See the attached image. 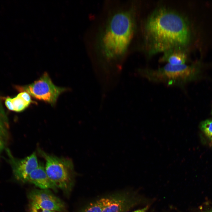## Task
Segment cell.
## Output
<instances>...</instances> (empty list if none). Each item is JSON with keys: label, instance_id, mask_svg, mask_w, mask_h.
Wrapping results in <instances>:
<instances>
[{"label": "cell", "instance_id": "5bb4252c", "mask_svg": "<svg viewBox=\"0 0 212 212\" xmlns=\"http://www.w3.org/2000/svg\"><path fill=\"white\" fill-rule=\"evenodd\" d=\"M29 212H56L42 208L34 204L29 203Z\"/></svg>", "mask_w": 212, "mask_h": 212}, {"label": "cell", "instance_id": "277c9868", "mask_svg": "<svg viewBox=\"0 0 212 212\" xmlns=\"http://www.w3.org/2000/svg\"><path fill=\"white\" fill-rule=\"evenodd\" d=\"M138 71L141 76L150 82L180 87L193 79L197 74L195 67L185 64L167 63L158 69H141Z\"/></svg>", "mask_w": 212, "mask_h": 212}, {"label": "cell", "instance_id": "30bf717a", "mask_svg": "<svg viewBox=\"0 0 212 212\" xmlns=\"http://www.w3.org/2000/svg\"><path fill=\"white\" fill-rule=\"evenodd\" d=\"M187 58L184 48H174L164 52L160 61L173 65H180L185 64Z\"/></svg>", "mask_w": 212, "mask_h": 212}, {"label": "cell", "instance_id": "52a82bcc", "mask_svg": "<svg viewBox=\"0 0 212 212\" xmlns=\"http://www.w3.org/2000/svg\"><path fill=\"white\" fill-rule=\"evenodd\" d=\"M29 203L46 209L61 212L65 210L64 202L49 189H34L28 193Z\"/></svg>", "mask_w": 212, "mask_h": 212}, {"label": "cell", "instance_id": "2e32d148", "mask_svg": "<svg viewBox=\"0 0 212 212\" xmlns=\"http://www.w3.org/2000/svg\"><path fill=\"white\" fill-rule=\"evenodd\" d=\"M5 104L9 110L14 111V108L11 101V98L10 97H7L5 100Z\"/></svg>", "mask_w": 212, "mask_h": 212}, {"label": "cell", "instance_id": "9a60e30c", "mask_svg": "<svg viewBox=\"0 0 212 212\" xmlns=\"http://www.w3.org/2000/svg\"><path fill=\"white\" fill-rule=\"evenodd\" d=\"M8 135L7 130L0 119V139L4 142L8 138Z\"/></svg>", "mask_w": 212, "mask_h": 212}, {"label": "cell", "instance_id": "8fae6325", "mask_svg": "<svg viewBox=\"0 0 212 212\" xmlns=\"http://www.w3.org/2000/svg\"><path fill=\"white\" fill-rule=\"evenodd\" d=\"M14 111L20 112L24 110L33 102L30 95L25 92H21L16 97L11 98Z\"/></svg>", "mask_w": 212, "mask_h": 212}, {"label": "cell", "instance_id": "4fadbf2b", "mask_svg": "<svg viewBox=\"0 0 212 212\" xmlns=\"http://www.w3.org/2000/svg\"><path fill=\"white\" fill-rule=\"evenodd\" d=\"M201 130L212 142V120L207 119L201 122L200 125Z\"/></svg>", "mask_w": 212, "mask_h": 212}, {"label": "cell", "instance_id": "3957f363", "mask_svg": "<svg viewBox=\"0 0 212 212\" xmlns=\"http://www.w3.org/2000/svg\"><path fill=\"white\" fill-rule=\"evenodd\" d=\"M46 161V172L50 180L57 188L68 195L73 186L75 172L73 163L68 158L58 157L38 150Z\"/></svg>", "mask_w": 212, "mask_h": 212}, {"label": "cell", "instance_id": "d6986e66", "mask_svg": "<svg viewBox=\"0 0 212 212\" xmlns=\"http://www.w3.org/2000/svg\"><path fill=\"white\" fill-rule=\"evenodd\" d=\"M200 212H212V208L210 209L205 210Z\"/></svg>", "mask_w": 212, "mask_h": 212}, {"label": "cell", "instance_id": "9c48e42d", "mask_svg": "<svg viewBox=\"0 0 212 212\" xmlns=\"http://www.w3.org/2000/svg\"><path fill=\"white\" fill-rule=\"evenodd\" d=\"M27 182L33 184L41 189H50L55 191H57V188L48 177L44 166L40 163L29 175Z\"/></svg>", "mask_w": 212, "mask_h": 212}, {"label": "cell", "instance_id": "7c38bea8", "mask_svg": "<svg viewBox=\"0 0 212 212\" xmlns=\"http://www.w3.org/2000/svg\"><path fill=\"white\" fill-rule=\"evenodd\" d=\"M107 196L94 201L77 212H102L106 204Z\"/></svg>", "mask_w": 212, "mask_h": 212}, {"label": "cell", "instance_id": "e0dca14e", "mask_svg": "<svg viewBox=\"0 0 212 212\" xmlns=\"http://www.w3.org/2000/svg\"><path fill=\"white\" fill-rule=\"evenodd\" d=\"M148 208L149 206H147L143 208L131 212H146L148 209Z\"/></svg>", "mask_w": 212, "mask_h": 212}, {"label": "cell", "instance_id": "5b68a950", "mask_svg": "<svg viewBox=\"0 0 212 212\" xmlns=\"http://www.w3.org/2000/svg\"><path fill=\"white\" fill-rule=\"evenodd\" d=\"M17 88L20 91L26 92L35 98L52 105L56 103L59 95L66 90L64 88L55 85L47 73H44L33 83Z\"/></svg>", "mask_w": 212, "mask_h": 212}, {"label": "cell", "instance_id": "ac0fdd59", "mask_svg": "<svg viewBox=\"0 0 212 212\" xmlns=\"http://www.w3.org/2000/svg\"><path fill=\"white\" fill-rule=\"evenodd\" d=\"M4 148V142L0 139V155Z\"/></svg>", "mask_w": 212, "mask_h": 212}, {"label": "cell", "instance_id": "ffe728a7", "mask_svg": "<svg viewBox=\"0 0 212 212\" xmlns=\"http://www.w3.org/2000/svg\"><path fill=\"white\" fill-rule=\"evenodd\" d=\"M211 113H212V111H211Z\"/></svg>", "mask_w": 212, "mask_h": 212}, {"label": "cell", "instance_id": "7a4b0ae2", "mask_svg": "<svg viewBox=\"0 0 212 212\" xmlns=\"http://www.w3.org/2000/svg\"><path fill=\"white\" fill-rule=\"evenodd\" d=\"M146 46L150 55L174 48H184L190 39L189 26L182 15L164 8L155 9L144 26Z\"/></svg>", "mask_w": 212, "mask_h": 212}, {"label": "cell", "instance_id": "6da1fadb", "mask_svg": "<svg viewBox=\"0 0 212 212\" xmlns=\"http://www.w3.org/2000/svg\"><path fill=\"white\" fill-rule=\"evenodd\" d=\"M133 12L125 4L112 9L98 32L95 48L105 76L120 71L134 34Z\"/></svg>", "mask_w": 212, "mask_h": 212}, {"label": "cell", "instance_id": "ba28073f", "mask_svg": "<svg viewBox=\"0 0 212 212\" xmlns=\"http://www.w3.org/2000/svg\"><path fill=\"white\" fill-rule=\"evenodd\" d=\"M6 151L14 178L21 182H27L29 175L39 165L36 153L34 152L24 158L18 159L14 158L9 150L6 149Z\"/></svg>", "mask_w": 212, "mask_h": 212}, {"label": "cell", "instance_id": "8992f818", "mask_svg": "<svg viewBox=\"0 0 212 212\" xmlns=\"http://www.w3.org/2000/svg\"><path fill=\"white\" fill-rule=\"evenodd\" d=\"M143 200L134 193L125 191L114 193L107 196L102 212H127Z\"/></svg>", "mask_w": 212, "mask_h": 212}]
</instances>
